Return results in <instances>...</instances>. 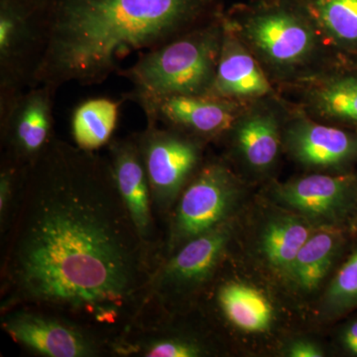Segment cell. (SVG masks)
Returning a JSON list of instances; mask_svg holds the SVG:
<instances>
[{
	"mask_svg": "<svg viewBox=\"0 0 357 357\" xmlns=\"http://www.w3.org/2000/svg\"><path fill=\"white\" fill-rule=\"evenodd\" d=\"M110 160L117 190L140 237L149 234L151 227L150 185L136 138L114 141Z\"/></svg>",
	"mask_w": 357,
	"mask_h": 357,
	"instance_id": "obj_12",
	"label": "cell"
},
{
	"mask_svg": "<svg viewBox=\"0 0 357 357\" xmlns=\"http://www.w3.org/2000/svg\"><path fill=\"white\" fill-rule=\"evenodd\" d=\"M314 100L319 114L357 122V79L328 82L317 89Z\"/></svg>",
	"mask_w": 357,
	"mask_h": 357,
	"instance_id": "obj_22",
	"label": "cell"
},
{
	"mask_svg": "<svg viewBox=\"0 0 357 357\" xmlns=\"http://www.w3.org/2000/svg\"><path fill=\"white\" fill-rule=\"evenodd\" d=\"M141 109L148 123L163 122L176 130L206 137L232 128L239 115L234 100L211 96H169Z\"/></svg>",
	"mask_w": 357,
	"mask_h": 357,
	"instance_id": "obj_10",
	"label": "cell"
},
{
	"mask_svg": "<svg viewBox=\"0 0 357 357\" xmlns=\"http://www.w3.org/2000/svg\"><path fill=\"white\" fill-rule=\"evenodd\" d=\"M9 275L20 298L114 318L141 285L139 234L109 160L54 137L20 170Z\"/></svg>",
	"mask_w": 357,
	"mask_h": 357,
	"instance_id": "obj_1",
	"label": "cell"
},
{
	"mask_svg": "<svg viewBox=\"0 0 357 357\" xmlns=\"http://www.w3.org/2000/svg\"><path fill=\"white\" fill-rule=\"evenodd\" d=\"M4 328L14 340L43 356L81 357L93 352L91 342L75 328L29 312L13 314Z\"/></svg>",
	"mask_w": 357,
	"mask_h": 357,
	"instance_id": "obj_13",
	"label": "cell"
},
{
	"mask_svg": "<svg viewBox=\"0 0 357 357\" xmlns=\"http://www.w3.org/2000/svg\"><path fill=\"white\" fill-rule=\"evenodd\" d=\"M340 244L337 232L333 230L312 234L298 253L289 277L305 291L318 288L333 266Z\"/></svg>",
	"mask_w": 357,
	"mask_h": 357,
	"instance_id": "obj_21",
	"label": "cell"
},
{
	"mask_svg": "<svg viewBox=\"0 0 357 357\" xmlns=\"http://www.w3.org/2000/svg\"><path fill=\"white\" fill-rule=\"evenodd\" d=\"M218 300L225 316L239 330L261 333L271 325V304L259 291L250 286L229 284L220 290Z\"/></svg>",
	"mask_w": 357,
	"mask_h": 357,
	"instance_id": "obj_20",
	"label": "cell"
},
{
	"mask_svg": "<svg viewBox=\"0 0 357 357\" xmlns=\"http://www.w3.org/2000/svg\"><path fill=\"white\" fill-rule=\"evenodd\" d=\"M344 340L347 349L357 356V321L347 328Z\"/></svg>",
	"mask_w": 357,
	"mask_h": 357,
	"instance_id": "obj_26",
	"label": "cell"
},
{
	"mask_svg": "<svg viewBox=\"0 0 357 357\" xmlns=\"http://www.w3.org/2000/svg\"><path fill=\"white\" fill-rule=\"evenodd\" d=\"M198 345L180 340H160L148 347L149 357H196L201 356Z\"/></svg>",
	"mask_w": 357,
	"mask_h": 357,
	"instance_id": "obj_24",
	"label": "cell"
},
{
	"mask_svg": "<svg viewBox=\"0 0 357 357\" xmlns=\"http://www.w3.org/2000/svg\"><path fill=\"white\" fill-rule=\"evenodd\" d=\"M286 140L293 156L307 166H337L357 154V140L351 134L311 121L293 123Z\"/></svg>",
	"mask_w": 357,
	"mask_h": 357,
	"instance_id": "obj_14",
	"label": "cell"
},
{
	"mask_svg": "<svg viewBox=\"0 0 357 357\" xmlns=\"http://www.w3.org/2000/svg\"><path fill=\"white\" fill-rule=\"evenodd\" d=\"M46 42L45 0H0V109L35 86Z\"/></svg>",
	"mask_w": 357,
	"mask_h": 357,
	"instance_id": "obj_4",
	"label": "cell"
},
{
	"mask_svg": "<svg viewBox=\"0 0 357 357\" xmlns=\"http://www.w3.org/2000/svg\"><path fill=\"white\" fill-rule=\"evenodd\" d=\"M231 232V225L225 222L187 241L167 265L163 282L170 285L188 286L206 280L222 257Z\"/></svg>",
	"mask_w": 357,
	"mask_h": 357,
	"instance_id": "obj_15",
	"label": "cell"
},
{
	"mask_svg": "<svg viewBox=\"0 0 357 357\" xmlns=\"http://www.w3.org/2000/svg\"><path fill=\"white\" fill-rule=\"evenodd\" d=\"M135 138L152 195L162 203L172 201L198 166V141L176 129L157 128V123H148Z\"/></svg>",
	"mask_w": 357,
	"mask_h": 357,
	"instance_id": "obj_7",
	"label": "cell"
},
{
	"mask_svg": "<svg viewBox=\"0 0 357 357\" xmlns=\"http://www.w3.org/2000/svg\"><path fill=\"white\" fill-rule=\"evenodd\" d=\"M312 234L309 223L302 218L283 215L270 220L260 241L268 264L289 276L298 253Z\"/></svg>",
	"mask_w": 357,
	"mask_h": 357,
	"instance_id": "obj_18",
	"label": "cell"
},
{
	"mask_svg": "<svg viewBox=\"0 0 357 357\" xmlns=\"http://www.w3.org/2000/svg\"><path fill=\"white\" fill-rule=\"evenodd\" d=\"M289 356L292 357H321L323 351L316 344L309 342H297L291 345Z\"/></svg>",
	"mask_w": 357,
	"mask_h": 357,
	"instance_id": "obj_25",
	"label": "cell"
},
{
	"mask_svg": "<svg viewBox=\"0 0 357 357\" xmlns=\"http://www.w3.org/2000/svg\"><path fill=\"white\" fill-rule=\"evenodd\" d=\"M56 91L39 84L0 109V128L9 161L17 168L31 163L53 139Z\"/></svg>",
	"mask_w": 357,
	"mask_h": 357,
	"instance_id": "obj_6",
	"label": "cell"
},
{
	"mask_svg": "<svg viewBox=\"0 0 357 357\" xmlns=\"http://www.w3.org/2000/svg\"><path fill=\"white\" fill-rule=\"evenodd\" d=\"M271 86L253 56L232 33L225 18V34L215 81L208 96L234 100L268 95Z\"/></svg>",
	"mask_w": 357,
	"mask_h": 357,
	"instance_id": "obj_11",
	"label": "cell"
},
{
	"mask_svg": "<svg viewBox=\"0 0 357 357\" xmlns=\"http://www.w3.org/2000/svg\"><path fill=\"white\" fill-rule=\"evenodd\" d=\"M357 305V250L342 265L326 296V306L342 312Z\"/></svg>",
	"mask_w": 357,
	"mask_h": 357,
	"instance_id": "obj_23",
	"label": "cell"
},
{
	"mask_svg": "<svg viewBox=\"0 0 357 357\" xmlns=\"http://www.w3.org/2000/svg\"><path fill=\"white\" fill-rule=\"evenodd\" d=\"M236 195V178L227 167H204L181 199L174 222L176 241H191L225 222Z\"/></svg>",
	"mask_w": 357,
	"mask_h": 357,
	"instance_id": "obj_8",
	"label": "cell"
},
{
	"mask_svg": "<svg viewBox=\"0 0 357 357\" xmlns=\"http://www.w3.org/2000/svg\"><path fill=\"white\" fill-rule=\"evenodd\" d=\"M238 25L274 67L303 64L316 48V29L294 0H261L241 14Z\"/></svg>",
	"mask_w": 357,
	"mask_h": 357,
	"instance_id": "obj_5",
	"label": "cell"
},
{
	"mask_svg": "<svg viewBox=\"0 0 357 357\" xmlns=\"http://www.w3.org/2000/svg\"><path fill=\"white\" fill-rule=\"evenodd\" d=\"M124 98H91L84 100L73 110L70 119L73 138L76 146L93 151L107 144L119 122Z\"/></svg>",
	"mask_w": 357,
	"mask_h": 357,
	"instance_id": "obj_16",
	"label": "cell"
},
{
	"mask_svg": "<svg viewBox=\"0 0 357 357\" xmlns=\"http://www.w3.org/2000/svg\"><path fill=\"white\" fill-rule=\"evenodd\" d=\"M276 196L304 217L333 225L344 222L356 208L357 185L349 176L316 174L279 185Z\"/></svg>",
	"mask_w": 357,
	"mask_h": 357,
	"instance_id": "obj_9",
	"label": "cell"
},
{
	"mask_svg": "<svg viewBox=\"0 0 357 357\" xmlns=\"http://www.w3.org/2000/svg\"><path fill=\"white\" fill-rule=\"evenodd\" d=\"M314 26L333 42L357 46V0H294Z\"/></svg>",
	"mask_w": 357,
	"mask_h": 357,
	"instance_id": "obj_19",
	"label": "cell"
},
{
	"mask_svg": "<svg viewBox=\"0 0 357 357\" xmlns=\"http://www.w3.org/2000/svg\"><path fill=\"white\" fill-rule=\"evenodd\" d=\"M222 0H45L47 42L35 86H96L144 53L215 20Z\"/></svg>",
	"mask_w": 357,
	"mask_h": 357,
	"instance_id": "obj_2",
	"label": "cell"
},
{
	"mask_svg": "<svg viewBox=\"0 0 357 357\" xmlns=\"http://www.w3.org/2000/svg\"><path fill=\"white\" fill-rule=\"evenodd\" d=\"M236 123L237 147L249 165L258 170L271 166L280 146V130L274 114L259 110L237 119Z\"/></svg>",
	"mask_w": 357,
	"mask_h": 357,
	"instance_id": "obj_17",
	"label": "cell"
},
{
	"mask_svg": "<svg viewBox=\"0 0 357 357\" xmlns=\"http://www.w3.org/2000/svg\"><path fill=\"white\" fill-rule=\"evenodd\" d=\"M225 34V17L199 26L177 38L139 54L130 67L117 75L132 89L122 98L148 103L174 96H208L213 81Z\"/></svg>",
	"mask_w": 357,
	"mask_h": 357,
	"instance_id": "obj_3",
	"label": "cell"
}]
</instances>
